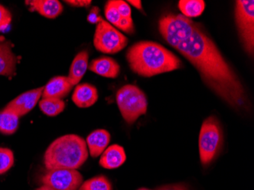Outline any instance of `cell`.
I'll return each instance as SVG.
<instances>
[{
    "instance_id": "obj_13",
    "label": "cell",
    "mask_w": 254,
    "mask_h": 190,
    "mask_svg": "<svg viewBox=\"0 0 254 190\" xmlns=\"http://www.w3.org/2000/svg\"><path fill=\"white\" fill-rule=\"evenodd\" d=\"M88 69L105 78H116L121 72V66L111 57H101L91 61Z\"/></svg>"
},
{
    "instance_id": "obj_11",
    "label": "cell",
    "mask_w": 254,
    "mask_h": 190,
    "mask_svg": "<svg viewBox=\"0 0 254 190\" xmlns=\"http://www.w3.org/2000/svg\"><path fill=\"white\" fill-rule=\"evenodd\" d=\"M12 47L11 41L0 37V75L9 78L15 76L18 62Z\"/></svg>"
},
{
    "instance_id": "obj_5",
    "label": "cell",
    "mask_w": 254,
    "mask_h": 190,
    "mask_svg": "<svg viewBox=\"0 0 254 190\" xmlns=\"http://www.w3.org/2000/svg\"><path fill=\"white\" fill-rule=\"evenodd\" d=\"M223 144L222 127L215 117L205 120L199 137L200 161L203 165L210 164L220 152Z\"/></svg>"
},
{
    "instance_id": "obj_9",
    "label": "cell",
    "mask_w": 254,
    "mask_h": 190,
    "mask_svg": "<svg viewBox=\"0 0 254 190\" xmlns=\"http://www.w3.org/2000/svg\"><path fill=\"white\" fill-rule=\"evenodd\" d=\"M41 182L56 190H78L83 177L77 170H52L41 177Z\"/></svg>"
},
{
    "instance_id": "obj_20",
    "label": "cell",
    "mask_w": 254,
    "mask_h": 190,
    "mask_svg": "<svg viewBox=\"0 0 254 190\" xmlns=\"http://www.w3.org/2000/svg\"><path fill=\"white\" fill-rule=\"evenodd\" d=\"M178 6L183 15L190 18L202 15L205 4L203 0H181Z\"/></svg>"
},
{
    "instance_id": "obj_15",
    "label": "cell",
    "mask_w": 254,
    "mask_h": 190,
    "mask_svg": "<svg viewBox=\"0 0 254 190\" xmlns=\"http://www.w3.org/2000/svg\"><path fill=\"white\" fill-rule=\"evenodd\" d=\"M25 2L31 11H37L42 16L51 19L59 16L64 10L62 3L57 0H31Z\"/></svg>"
},
{
    "instance_id": "obj_14",
    "label": "cell",
    "mask_w": 254,
    "mask_h": 190,
    "mask_svg": "<svg viewBox=\"0 0 254 190\" xmlns=\"http://www.w3.org/2000/svg\"><path fill=\"white\" fill-rule=\"evenodd\" d=\"M98 99V90L88 83L77 85L72 96L74 104L80 108H90L97 102Z\"/></svg>"
},
{
    "instance_id": "obj_24",
    "label": "cell",
    "mask_w": 254,
    "mask_h": 190,
    "mask_svg": "<svg viewBox=\"0 0 254 190\" xmlns=\"http://www.w3.org/2000/svg\"><path fill=\"white\" fill-rule=\"evenodd\" d=\"M105 14L108 22L116 28H119L120 22H121L122 17L118 12V8L114 3V0H111L107 2L105 7Z\"/></svg>"
},
{
    "instance_id": "obj_22",
    "label": "cell",
    "mask_w": 254,
    "mask_h": 190,
    "mask_svg": "<svg viewBox=\"0 0 254 190\" xmlns=\"http://www.w3.org/2000/svg\"><path fill=\"white\" fill-rule=\"evenodd\" d=\"M78 190H112V186L105 176H98L82 183Z\"/></svg>"
},
{
    "instance_id": "obj_1",
    "label": "cell",
    "mask_w": 254,
    "mask_h": 190,
    "mask_svg": "<svg viewBox=\"0 0 254 190\" xmlns=\"http://www.w3.org/2000/svg\"><path fill=\"white\" fill-rule=\"evenodd\" d=\"M175 50L193 65L207 86L236 110L248 107L243 85L215 43L196 24L190 38Z\"/></svg>"
},
{
    "instance_id": "obj_29",
    "label": "cell",
    "mask_w": 254,
    "mask_h": 190,
    "mask_svg": "<svg viewBox=\"0 0 254 190\" xmlns=\"http://www.w3.org/2000/svg\"><path fill=\"white\" fill-rule=\"evenodd\" d=\"M64 2L74 7H89L91 4V1L90 0H68Z\"/></svg>"
},
{
    "instance_id": "obj_12",
    "label": "cell",
    "mask_w": 254,
    "mask_h": 190,
    "mask_svg": "<svg viewBox=\"0 0 254 190\" xmlns=\"http://www.w3.org/2000/svg\"><path fill=\"white\" fill-rule=\"evenodd\" d=\"M72 86L67 76H56L51 78L44 87L42 98L61 99L72 91Z\"/></svg>"
},
{
    "instance_id": "obj_19",
    "label": "cell",
    "mask_w": 254,
    "mask_h": 190,
    "mask_svg": "<svg viewBox=\"0 0 254 190\" xmlns=\"http://www.w3.org/2000/svg\"><path fill=\"white\" fill-rule=\"evenodd\" d=\"M19 118L9 110L4 108L0 111V133L6 135L15 133L19 126Z\"/></svg>"
},
{
    "instance_id": "obj_33",
    "label": "cell",
    "mask_w": 254,
    "mask_h": 190,
    "mask_svg": "<svg viewBox=\"0 0 254 190\" xmlns=\"http://www.w3.org/2000/svg\"><path fill=\"white\" fill-rule=\"evenodd\" d=\"M138 190H148V189L141 188V189H138Z\"/></svg>"
},
{
    "instance_id": "obj_8",
    "label": "cell",
    "mask_w": 254,
    "mask_h": 190,
    "mask_svg": "<svg viewBox=\"0 0 254 190\" xmlns=\"http://www.w3.org/2000/svg\"><path fill=\"white\" fill-rule=\"evenodd\" d=\"M235 20L245 51L249 55H253L254 49V2L253 0L237 1Z\"/></svg>"
},
{
    "instance_id": "obj_25",
    "label": "cell",
    "mask_w": 254,
    "mask_h": 190,
    "mask_svg": "<svg viewBox=\"0 0 254 190\" xmlns=\"http://www.w3.org/2000/svg\"><path fill=\"white\" fill-rule=\"evenodd\" d=\"M12 16L8 8L0 4V31H4L11 23Z\"/></svg>"
},
{
    "instance_id": "obj_26",
    "label": "cell",
    "mask_w": 254,
    "mask_h": 190,
    "mask_svg": "<svg viewBox=\"0 0 254 190\" xmlns=\"http://www.w3.org/2000/svg\"><path fill=\"white\" fill-rule=\"evenodd\" d=\"M114 3L118 8V12L122 18H131V8L129 4L122 0H114Z\"/></svg>"
},
{
    "instance_id": "obj_18",
    "label": "cell",
    "mask_w": 254,
    "mask_h": 190,
    "mask_svg": "<svg viewBox=\"0 0 254 190\" xmlns=\"http://www.w3.org/2000/svg\"><path fill=\"white\" fill-rule=\"evenodd\" d=\"M88 51H83L78 53L74 58L67 76L72 86L78 85L86 72L88 68Z\"/></svg>"
},
{
    "instance_id": "obj_32",
    "label": "cell",
    "mask_w": 254,
    "mask_h": 190,
    "mask_svg": "<svg viewBox=\"0 0 254 190\" xmlns=\"http://www.w3.org/2000/svg\"><path fill=\"white\" fill-rule=\"evenodd\" d=\"M35 190H56L54 189H53L52 187H49V186L44 185L43 184L41 187H38V189H36Z\"/></svg>"
},
{
    "instance_id": "obj_6",
    "label": "cell",
    "mask_w": 254,
    "mask_h": 190,
    "mask_svg": "<svg viewBox=\"0 0 254 190\" xmlns=\"http://www.w3.org/2000/svg\"><path fill=\"white\" fill-rule=\"evenodd\" d=\"M196 24L191 18L181 15H168L161 18L158 24L160 34L173 48L191 36Z\"/></svg>"
},
{
    "instance_id": "obj_2",
    "label": "cell",
    "mask_w": 254,
    "mask_h": 190,
    "mask_svg": "<svg viewBox=\"0 0 254 190\" xmlns=\"http://www.w3.org/2000/svg\"><path fill=\"white\" fill-rule=\"evenodd\" d=\"M126 57L132 72L147 78L172 72L182 65L175 54L152 41L135 43L128 49Z\"/></svg>"
},
{
    "instance_id": "obj_28",
    "label": "cell",
    "mask_w": 254,
    "mask_h": 190,
    "mask_svg": "<svg viewBox=\"0 0 254 190\" xmlns=\"http://www.w3.org/2000/svg\"><path fill=\"white\" fill-rule=\"evenodd\" d=\"M87 20L91 24H96V25L101 22L103 18L100 15V8L97 6L92 7L90 10L88 17H87Z\"/></svg>"
},
{
    "instance_id": "obj_16",
    "label": "cell",
    "mask_w": 254,
    "mask_h": 190,
    "mask_svg": "<svg viewBox=\"0 0 254 190\" xmlns=\"http://www.w3.org/2000/svg\"><path fill=\"white\" fill-rule=\"evenodd\" d=\"M127 160L125 151L119 145H111L101 154L99 164L105 169L112 170L120 168Z\"/></svg>"
},
{
    "instance_id": "obj_17",
    "label": "cell",
    "mask_w": 254,
    "mask_h": 190,
    "mask_svg": "<svg viewBox=\"0 0 254 190\" xmlns=\"http://www.w3.org/2000/svg\"><path fill=\"white\" fill-rule=\"evenodd\" d=\"M111 141V134L105 129H96L86 138L87 147L92 158H98L105 151Z\"/></svg>"
},
{
    "instance_id": "obj_27",
    "label": "cell",
    "mask_w": 254,
    "mask_h": 190,
    "mask_svg": "<svg viewBox=\"0 0 254 190\" xmlns=\"http://www.w3.org/2000/svg\"><path fill=\"white\" fill-rule=\"evenodd\" d=\"M119 29L122 30L124 32L127 34H132L134 31L133 21L131 18H122L120 22Z\"/></svg>"
},
{
    "instance_id": "obj_10",
    "label": "cell",
    "mask_w": 254,
    "mask_h": 190,
    "mask_svg": "<svg viewBox=\"0 0 254 190\" xmlns=\"http://www.w3.org/2000/svg\"><path fill=\"white\" fill-rule=\"evenodd\" d=\"M43 91L44 87H40L22 93L10 101L5 108L15 113L19 117L26 115L37 105V103L42 97Z\"/></svg>"
},
{
    "instance_id": "obj_21",
    "label": "cell",
    "mask_w": 254,
    "mask_h": 190,
    "mask_svg": "<svg viewBox=\"0 0 254 190\" xmlns=\"http://www.w3.org/2000/svg\"><path fill=\"white\" fill-rule=\"evenodd\" d=\"M40 109L46 115L56 117L63 112L65 108V101L61 99L42 98L39 103Z\"/></svg>"
},
{
    "instance_id": "obj_23",
    "label": "cell",
    "mask_w": 254,
    "mask_h": 190,
    "mask_svg": "<svg viewBox=\"0 0 254 190\" xmlns=\"http://www.w3.org/2000/svg\"><path fill=\"white\" fill-rule=\"evenodd\" d=\"M13 164V151L9 148H0V175L9 171Z\"/></svg>"
},
{
    "instance_id": "obj_30",
    "label": "cell",
    "mask_w": 254,
    "mask_h": 190,
    "mask_svg": "<svg viewBox=\"0 0 254 190\" xmlns=\"http://www.w3.org/2000/svg\"><path fill=\"white\" fill-rule=\"evenodd\" d=\"M157 190H187V189L181 185H168L160 187Z\"/></svg>"
},
{
    "instance_id": "obj_3",
    "label": "cell",
    "mask_w": 254,
    "mask_h": 190,
    "mask_svg": "<svg viewBox=\"0 0 254 190\" xmlns=\"http://www.w3.org/2000/svg\"><path fill=\"white\" fill-rule=\"evenodd\" d=\"M86 141L75 134L57 138L46 150L44 164L48 171L57 169L76 170L88 159Z\"/></svg>"
},
{
    "instance_id": "obj_7",
    "label": "cell",
    "mask_w": 254,
    "mask_h": 190,
    "mask_svg": "<svg viewBox=\"0 0 254 190\" xmlns=\"http://www.w3.org/2000/svg\"><path fill=\"white\" fill-rule=\"evenodd\" d=\"M128 39L108 21L103 19L97 25L94 46L99 52L107 54L119 53L127 47Z\"/></svg>"
},
{
    "instance_id": "obj_31",
    "label": "cell",
    "mask_w": 254,
    "mask_h": 190,
    "mask_svg": "<svg viewBox=\"0 0 254 190\" xmlns=\"http://www.w3.org/2000/svg\"><path fill=\"white\" fill-rule=\"evenodd\" d=\"M127 2H129V4L133 5V6L135 7V8H136L137 9H142V2L139 1V0H129Z\"/></svg>"
},
{
    "instance_id": "obj_4",
    "label": "cell",
    "mask_w": 254,
    "mask_h": 190,
    "mask_svg": "<svg viewBox=\"0 0 254 190\" xmlns=\"http://www.w3.org/2000/svg\"><path fill=\"white\" fill-rule=\"evenodd\" d=\"M117 103L121 115L127 124H132L146 114L148 101L145 93L133 85H127L118 90Z\"/></svg>"
}]
</instances>
